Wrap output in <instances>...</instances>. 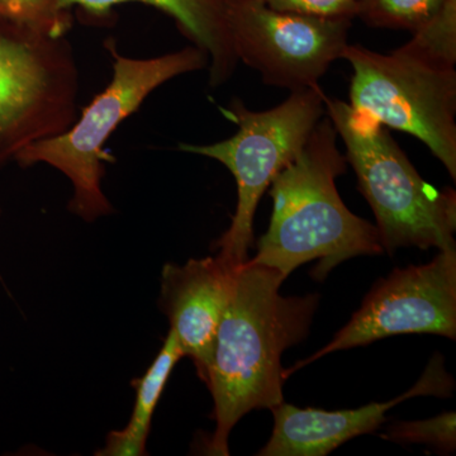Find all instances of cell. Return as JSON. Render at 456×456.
Listing matches in <instances>:
<instances>
[{"mask_svg":"<svg viewBox=\"0 0 456 456\" xmlns=\"http://www.w3.org/2000/svg\"><path fill=\"white\" fill-rule=\"evenodd\" d=\"M285 279L248 259L240 266L203 380L216 422L207 455H230L228 439L242 417L284 402L281 355L307 338L320 302L317 294L281 296Z\"/></svg>","mask_w":456,"mask_h":456,"instance_id":"1","label":"cell"},{"mask_svg":"<svg viewBox=\"0 0 456 456\" xmlns=\"http://www.w3.org/2000/svg\"><path fill=\"white\" fill-rule=\"evenodd\" d=\"M346 165L335 126L329 117L321 118L298 156L270 185L272 220L248 260L278 270L284 278L318 260L312 277L322 281L344 261L382 254L377 227L354 215L336 188Z\"/></svg>","mask_w":456,"mask_h":456,"instance_id":"2","label":"cell"},{"mask_svg":"<svg viewBox=\"0 0 456 456\" xmlns=\"http://www.w3.org/2000/svg\"><path fill=\"white\" fill-rule=\"evenodd\" d=\"M104 49L112 57V79L93 98L64 134L27 146L14 158L23 169L46 164L64 174L73 187L69 211L86 222L112 215L114 208L102 183L112 156L104 146L113 132L136 113L154 90L180 77L208 68V56L196 46L151 59L119 53L117 41L107 38Z\"/></svg>","mask_w":456,"mask_h":456,"instance_id":"3","label":"cell"},{"mask_svg":"<svg viewBox=\"0 0 456 456\" xmlns=\"http://www.w3.org/2000/svg\"><path fill=\"white\" fill-rule=\"evenodd\" d=\"M326 112L346 147L359 191L370 204L383 250L456 248V193L426 183L388 128L362 118L349 104L325 99Z\"/></svg>","mask_w":456,"mask_h":456,"instance_id":"4","label":"cell"},{"mask_svg":"<svg viewBox=\"0 0 456 456\" xmlns=\"http://www.w3.org/2000/svg\"><path fill=\"white\" fill-rule=\"evenodd\" d=\"M321 86L293 92L269 110H248L233 99L224 114L236 123L230 139L209 145L180 143V151L224 164L236 180L235 215L226 232L216 241L217 254L230 263H245L254 245V217L264 193L279 173L292 163L326 112Z\"/></svg>","mask_w":456,"mask_h":456,"instance_id":"5","label":"cell"},{"mask_svg":"<svg viewBox=\"0 0 456 456\" xmlns=\"http://www.w3.org/2000/svg\"><path fill=\"white\" fill-rule=\"evenodd\" d=\"M79 69L70 41L0 20V167L77 121Z\"/></svg>","mask_w":456,"mask_h":456,"instance_id":"6","label":"cell"},{"mask_svg":"<svg viewBox=\"0 0 456 456\" xmlns=\"http://www.w3.org/2000/svg\"><path fill=\"white\" fill-rule=\"evenodd\" d=\"M350 104L362 118L422 141L456 179V71L401 50L388 55L347 45Z\"/></svg>","mask_w":456,"mask_h":456,"instance_id":"7","label":"cell"},{"mask_svg":"<svg viewBox=\"0 0 456 456\" xmlns=\"http://www.w3.org/2000/svg\"><path fill=\"white\" fill-rule=\"evenodd\" d=\"M456 338V248L441 250L424 265L393 270L368 293L349 322L310 358L284 369L283 378L335 353L395 335Z\"/></svg>","mask_w":456,"mask_h":456,"instance_id":"8","label":"cell"},{"mask_svg":"<svg viewBox=\"0 0 456 456\" xmlns=\"http://www.w3.org/2000/svg\"><path fill=\"white\" fill-rule=\"evenodd\" d=\"M351 20L284 13L260 0H232L228 27L239 62L266 86L314 89L347 46Z\"/></svg>","mask_w":456,"mask_h":456,"instance_id":"9","label":"cell"},{"mask_svg":"<svg viewBox=\"0 0 456 456\" xmlns=\"http://www.w3.org/2000/svg\"><path fill=\"white\" fill-rule=\"evenodd\" d=\"M454 380L444 368L443 356L432 358L421 379L404 395L375 402L358 410L325 411L299 408L281 402L272 408L274 428L259 456H325L360 435L370 434L386 421V413L419 395L449 397Z\"/></svg>","mask_w":456,"mask_h":456,"instance_id":"10","label":"cell"},{"mask_svg":"<svg viewBox=\"0 0 456 456\" xmlns=\"http://www.w3.org/2000/svg\"><path fill=\"white\" fill-rule=\"evenodd\" d=\"M240 265L222 257L167 264L161 273L160 307L198 377L206 378L222 318L235 289Z\"/></svg>","mask_w":456,"mask_h":456,"instance_id":"11","label":"cell"},{"mask_svg":"<svg viewBox=\"0 0 456 456\" xmlns=\"http://www.w3.org/2000/svg\"><path fill=\"white\" fill-rule=\"evenodd\" d=\"M62 8H77L93 25L113 20V9L141 3L163 12L175 22L184 37L208 56L209 86L216 88L235 73L239 60L233 50L228 11L232 0H57Z\"/></svg>","mask_w":456,"mask_h":456,"instance_id":"12","label":"cell"},{"mask_svg":"<svg viewBox=\"0 0 456 456\" xmlns=\"http://www.w3.org/2000/svg\"><path fill=\"white\" fill-rule=\"evenodd\" d=\"M182 347L173 332H167L163 346L146 373L132 382L136 399L128 424L122 430L108 434L106 445L95 452L97 456L146 455V443L151 428L152 416L160 401L171 371L184 358Z\"/></svg>","mask_w":456,"mask_h":456,"instance_id":"13","label":"cell"},{"mask_svg":"<svg viewBox=\"0 0 456 456\" xmlns=\"http://www.w3.org/2000/svg\"><path fill=\"white\" fill-rule=\"evenodd\" d=\"M399 50L437 68L455 69L456 0H446L426 25L413 32L412 40Z\"/></svg>","mask_w":456,"mask_h":456,"instance_id":"14","label":"cell"},{"mask_svg":"<svg viewBox=\"0 0 456 456\" xmlns=\"http://www.w3.org/2000/svg\"><path fill=\"white\" fill-rule=\"evenodd\" d=\"M446 0H358L356 17L377 28L416 32L431 20Z\"/></svg>","mask_w":456,"mask_h":456,"instance_id":"15","label":"cell"},{"mask_svg":"<svg viewBox=\"0 0 456 456\" xmlns=\"http://www.w3.org/2000/svg\"><path fill=\"white\" fill-rule=\"evenodd\" d=\"M0 20L64 37L74 26V14L57 0H0Z\"/></svg>","mask_w":456,"mask_h":456,"instance_id":"16","label":"cell"},{"mask_svg":"<svg viewBox=\"0 0 456 456\" xmlns=\"http://www.w3.org/2000/svg\"><path fill=\"white\" fill-rule=\"evenodd\" d=\"M455 426V412H445L425 421L397 422L383 437L395 443L426 444L441 452H452L456 448Z\"/></svg>","mask_w":456,"mask_h":456,"instance_id":"17","label":"cell"},{"mask_svg":"<svg viewBox=\"0 0 456 456\" xmlns=\"http://www.w3.org/2000/svg\"><path fill=\"white\" fill-rule=\"evenodd\" d=\"M266 7L284 13L354 20L358 0H260Z\"/></svg>","mask_w":456,"mask_h":456,"instance_id":"18","label":"cell"},{"mask_svg":"<svg viewBox=\"0 0 456 456\" xmlns=\"http://www.w3.org/2000/svg\"><path fill=\"white\" fill-rule=\"evenodd\" d=\"M0 213H2V209H0Z\"/></svg>","mask_w":456,"mask_h":456,"instance_id":"19","label":"cell"}]
</instances>
